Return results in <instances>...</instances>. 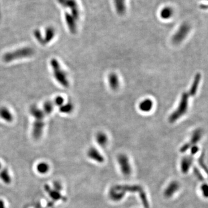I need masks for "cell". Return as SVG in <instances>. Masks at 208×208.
<instances>
[{
	"mask_svg": "<svg viewBox=\"0 0 208 208\" xmlns=\"http://www.w3.org/2000/svg\"><path fill=\"white\" fill-rule=\"evenodd\" d=\"M34 50L32 48L24 47L5 53L2 59L5 63H11L17 59L30 57L34 55Z\"/></svg>",
	"mask_w": 208,
	"mask_h": 208,
	"instance_id": "obj_1",
	"label": "cell"
},
{
	"mask_svg": "<svg viewBox=\"0 0 208 208\" xmlns=\"http://www.w3.org/2000/svg\"><path fill=\"white\" fill-rule=\"evenodd\" d=\"M188 93L184 92L181 96L178 108L169 116V121L170 123H175L186 113L188 108Z\"/></svg>",
	"mask_w": 208,
	"mask_h": 208,
	"instance_id": "obj_2",
	"label": "cell"
},
{
	"mask_svg": "<svg viewBox=\"0 0 208 208\" xmlns=\"http://www.w3.org/2000/svg\"><path fill=\"white\" fill-rule=\"evenodd\" d=\"M50 65L55 79L62 86L68 88L69 86V82L67 75L62 69L59 62L56 58H52L50 60Z\"/></svg>",
	"mask_w": 208,
	"mask_h": 208,
	"instance_id": "obj_3",
	"label": "cell"
},
{
	"mask_svg": "<svg viewBox=\"0 0 208 208\" xmlns=\"http://www.w3.org/2000/svg\"><path fill=\"white\" fill-rule=\"evenodd\" d=\"M190 26L187 23L182 24L175 34L173 35L172 41L174 44L178 45L185 39L190 31Z\"/></svg>",
	"mask_w": 208,
	"mask_h": 208,
	"instance_id": "obj_4",
	"label": "cell"
},
{
	"mask_svg": "<svg viewBox=\"0 0 208 208\" xmlns=\"http://www.w3.org/2000/svg\"><path fill=\"white\" fill-rule=\"evenodd\" d=\"M117 161L122 173L125 176H129L132 169L128 157L126 154H120L118 156Z\"/></svg>",
	"mask_w": 208,
	"mask_h": 208,
	"instance_id": "obj_5",
	"label": "cell"
},
{
	"mask_svg": "<svg viewBox=\"0 0 208 208\" xmlns=\"http://www.w3.org/2000/svg\"><path fill=\"white\" fill-rule=\"evenodd\" d=\"M60 4L66 8H69L72 16L76 20L79 18V10L78 8V4L75 0H58Z\"/></svg>",
	"mask_w": 208,
	"mask_h": 208,
	"instance_id": "obj_6",
	"label": "cell"
},
{
	"mask_svg": "<svg viewBox=\"0 0 208 208\" xmlns=\"http://www.w3.org/2000/svg\"><path fill=\"white\" fill-rule=\"evenodd\" d=\"M44 126L43 120H35L32 131V135L35 139H38L41 137L43 134Z\"/></svg>",
	"mask_w": 208,
	"mask_h": 208,
	"instance_id": "obj_7",
	"label": "cell"
},
{
	"mask_svg": "<svg viewBox=\"0 0 208 208\" xmlns=\"http://www.w3.org/2000/svg\"><path fill=\"white\" fill-rule=\"evenodd\" d=\"M125 195V192L121 188H120L118 186L113 187L109 192V196L110 199L115 202H118L121 201Z\"/></svg>",
	"mask_w": 208,
	"mask_h": 208,
	"instance_id": "obj_8",
	"label": "cell"
},
{
	"mask_svg": "<svg viewBox=\"0 0 208 208\" xmlns=\"http://www.w3.org/2000/svg\"><path fill=\"white\" fill-rule=\"evenodd\" d=\"M87 156L89 158L97 162L102 163L104 161V157L102 156V154L95 147H90L89 149L87 152Z\"/></svg>",
	"mask_w": 208,
	"mask_h": 208,
	"instance_id": "obj_9",
	"label": "cell"
},
{
	"mask_svg": "<svg viewBox=\"0 0 208 208\" xmlns=\"http://www.w3.org/2000/svg\"><path fill=\"white\" fill-rule=\"evenodd\" d=\"M179 184L178 182L173 181L171 182L168 187L165 188L164 193V196L166 198H170L172 197L175 193L178 191L179 188Z\"/></svg>",
	"mask_w": 208,
	"mask_h": 208,
	"instance_id": "obj_10",
	"label": "cell"
},
{
	"mask_svg": "<svg viewBox=\"0 0 208 208\" xmlns=\"http://www.w3.org/2000/svg\"><path fill=\"white\" fill-rule=\"evenodd\" d=\"M201 80V75L199 73H197L195 75L193 81L192 83V84L191 86L190 89L188 92V94L191 96H194L196 95L198 87L199 86V83Z\"/></svg>",
	"mask_w": 208,
	"mask_h": 208,
	"instance_id": "obj_11",
	"label": "cell"
},
{
	"mask_svg": "<svg viewBox=\"0 0 208 208\" xmlns=\"http://www.w3.org/2000/svg\"><path fill=\"white\" fill-rule=\"evenodd\" d=\"M108 83L109 85L112 90L114 91L117 90L120 86L119 79L117 74L114 72L109 74L108 76Z\"/></svg>",
	"mask_w": 208,
	"mask_h": 208,
	"instance_id": "obj_12",
	"label": "cell"
},
{
	"mask_svg": "<svg viewBox=\"0 0 208 208\" xmlns=\"http://www.w3.org/2000/svg\"><path fill=\"white\" fill-rule=\"evenodd\" d=\"M65 21L67 24L69 28V30L72 34H75L77 30L76 20L72 16L69 15V13L65 14Z\"/></svg>",
	"mask_w": 208,
	"mask_h": 208,
	"instance_id": "obj_13",
	"label": "cell"
},
{
	"mask_svg": "<svg viewBox=\"0 0 208 208\" xmlns=\"http://www.w3.org/2000/svg\"><path fill=\"white\" fill-rule=\"evenodd\" d=\"M30 112L31 115L34 117L35 120H43L45 117V113L43 110L39 109L35 105H32L30 108Z\"/></svg>",
	"mask_w": 208,
	"mask_h": 208,
	"instance_id": "obj_14",
	"label": "cell"
},
{
	"mask_svg": "<svg viewBox=\"0 0 208 208\" xmlns=\"http://www.w3.org/2000/svg\"><path fill=\"white\" fill-rule=\"evenodd\" d=\"M153 107V102L151 99L146 98L139 104V109L143 112H150Z\"/></svg>",
	"mask_w": 208,
	"mask_h": 208,
	"instance_id": "obj_15",
	"label": "cell"
},
{
	"mask_svg": "<svg viewBox=\"0 0 208 208\" xmlns=\"http://www.w3.org/2000/svg\"><path fill=\"white\" fill-rule=\"evenodd\" d=\"M193 164V158L192 157L186 156L182 159L181 162V170L183 173H186L188 172V170L190 168L191 166Z\"/></svg>",
	"mask_w": 208,
	"mask_h": 208,
	"instance_id": "obj_16",
	"label": "cell"
},
{
	"mask_svg": "<svg viewBox=\"0 0 208 208\" xmlns=\"http://www.w3.org/2000/svg\"><path fill=\"white\" fill-rule=\"evenodd\" d=\"M0 117L4 121L11 123L13 120L12 114L10 112L8 109L6 107L0 108Z\"/></svg>",
	"mask_w": 208,
	"mask_h": 208,
	"instance_id": "obj_17",
	"label": "cell"
},
{
	"mask_svg": "<svg viewBox=\"0 0 208 208\" xmlns=\"http://www.w3.org/2000/svg\"><path fill=\"white\" fill-rule=\"evenodd\" d=\"M95 140L100 146L104 147L108 143V138L105 133L103 132H99L96 134Z\"/></svg>",
	"mask_w": 208,
	"mask_h": 208,
	"instance_id": "obj_18",
	"label": "cell"
},
{
	"mask_svg": "<svg viewBox=\"0 0 208 208\" xmlns=\"http://www.w3.org/2000/svg\"><path fill=\"white\" fill-rule=\"evenodd\" d=\"M56 35V31L53 27H48L45 30L44 40L45 44L50 42Z\"/></svg>",
	"mask_w": 208,
	"mask_h": 208,
	"instance_id": "obj_19",
	"label": "cell"
},
{
	"mask_svg": "<svg viewBox=\"0 0 208 208\" xmlns=\"http://www.w3.org/2000/svg\"><path fill=\"white\" fill-rule=\"evenodd\" d=\"M202 133H203L202 130L201 129H197V130H195L194 131L193 134L192 135V136H191L190 142H188L190 145V146L195 145L196 143L198 142L202 138Z\"/></svg>",
	"mask_w": 208,
	"mask_h": 208,
	"instance_id": "obj_20",
	"label": "cell"
},
{
	"mask_svg": "<svg viewBox=\"0 0 208 208\" xmlns=\"http://www.w3.org/2000/svg\"><path fill=\"white\" fill-rule=\"evenodd\" d=\"M0 179L5 184H10L12 181V179L9 173L8 170L6 168L1 170L0 171Z\"/></svg>",
	"mask_w": 208,
	"mask_h": 208,
	"instance_id": "obj_21",
	"label": "cell"
},
{
	"mask_svg": "<svg viewBox=\"0 0 208 208\" xmlns=\"http://www.w3.org/2000/svg\"><path fill=\"white\" fill-rule=\"evenodd\" d=\"M74 109V105L71 102H68L67 104H63L60 106V112L63 113L69 114L72 112Z\"/></svg>",
	"mask_w": 208,
	"mask_h": 208,
	"instance_id": "obj_22",
	"label": "cell"
},
{
	"mask_svg": "<svg viewBox=\"0 0 208 208\" xmlns=\"http://www.w3.org/2000/svg\"><path fill=\"white\" fill-rule=\"evenodd\" d=\"M50 167L48 163L42 162L37 165V170L38 172L41 174H46L49 171Z\"/></svg>",
	"mask_w": 208,
	"mask_h": 208,
	"instance_id": "obj_23",
	"label": "cell"
},
{
	"mask_svg": "<svg viewBox=\"0 0 208 208\" xmlns=\"http://www.w3.org/2000/svg\"><path fill=\"white\" fill-rule=\"evenodd\" d=\"M46 191L49 193V194L50 196V197L54 200L58 201L59 199H61V198H62V196L61 195L59 191L56 190L55 189L53 190H50L48 186H46Z\"/></svg>",
	"mask_w": 208,
	"mask_h": 208,
	"instance_id": "obj_24",
	"label": "cell"
},
{
	"mask_svg": "<svg viewBox=\"0 0 208 208\" xmlns=\"http://www.w3.org/2000/svg\"><path fill=\"white\" fill-rule=\"evenodd\" d=\"M54 108V104L52 101H47L43 104V111L45 114L49 115L53 112Z\"/></svg>",
	"mask_w": 208,
	"mask_h": 208,
	"instance_id": "obj_25",
	"label": "cell"
},
{
	"mask_svg": "<svg viewBox=\"0 0 208 208\" xmlns=\"http://www.w3.org/2000/svg\"><path fill=\"white\" fill-rule=\"evenodd\" d=\"M115 2L116 5L117 12L120 15H123L126 11L124 0H115Z\"/></svg>",
	"mask_w": 208,
	"mask_h": 208,
	"instance_id": "obj_26",
	"label": "cell"
},
{
	"mask_svg": "<svg viewBox=\"0 0 208 208\" xmlns=\"http://www.w3.org/2000/svg\"><path fill=\"white\" fill-rule=\"evenodd\" d=\"M161 17L164 19H168L170 17H172L173 15V11L170 8H164L161 12Z\"/></svg>",
	"mask_w": 208,
	"mask_h": 208,
	"instance_id": "obj_27",
	"label": "cell"
},
{
	"mask_svg": "<svg viewBox=\"0 0 208 208\" xmlns=\"http://www.w3.org/2000/svg\"><path fill=\"white\" fill-rule=\"evenodd\" d=\"M34 35L35 38L38 41L39 43H41L42 45H46L45 42L44 38L42 37L41 32L39 30H35L34 32Z\"/></svg>",
	"mask_w": 208,
	"mask_h": 208,
	"instance_id": "obj_28",
	"label": "cell"
},
{
	"mask_svg": "<svg viewBox=\"0 0 208 208\" xmlns=\"http://www.w3.org/2000/svg\"><path fill=\"white\" fill-rule=\"evenodd\" d=\"M64 102V99L63 98V97L61 96H57L55 99L54 100V105H56L57 106H61V105H63Z\"/></svg>",
	"mask_w": 208,
	"mask_h": 208,
	"instance_id": "obj_29",
	"label": "cell"
},
{
	"mask_svg": "<svg viewBox=\"0 0 208 208\" xmlns=\"http://www.w3.org/2000/svg\"><path fill=\"white\" fill-rule=\"evenodd\" d=\"M201 191L205 197L208 198V184H202V186H201Z\"/></svg>",
	"mask_w": 208,
	"mask_h": 208,
	"instance_id": "obj_30",
	"label": "cell"
},
{
	"mask_svg": "<svg viewBox=\"0 0 208 208\" xmlns=\"http://www.w3.org/2000/svg\"><path fill=\"white\" fill-rule=\"evenodd\" d=\"M199 150V148L198 147V146H197L196 145H193L191 147V152L193 154H196L198 151Z\"/></svg>",
	"mask_w": 208,
	"mask_h": 208,
	"instance_id": "obj_31",
	"label": "cell"
},
{
	"mask_svg": "<svg viewBox=\"0 0 208 208\" xmlns=\"http://www.w3.org/2000/svg\"><path fill=\"white\" fill-rule=\"evenodd\" d=\"M0 208H5L4 202L2 200L0 199Z\"/></svg>",
	"mask_w": 208,
	"mask_h": 208,
	"instance_id": "obj_32",
	"label": "cell"
},
{
	"mask_svg": "<svg viewBox=\"0 0 208 208\" xmlns=\"http://www.w3.org/2000/svg\"><path fill=\"white\" fill-rule=\"evenodd\" d=\"M1 167H2V165H1V163L0 162V170L1 169Z\"/></svg>",
	"mask_w": 208,
	"mask_h": 208,
	"instance_id": "obj_33",
	"label": "cell"
}]
</instances>
